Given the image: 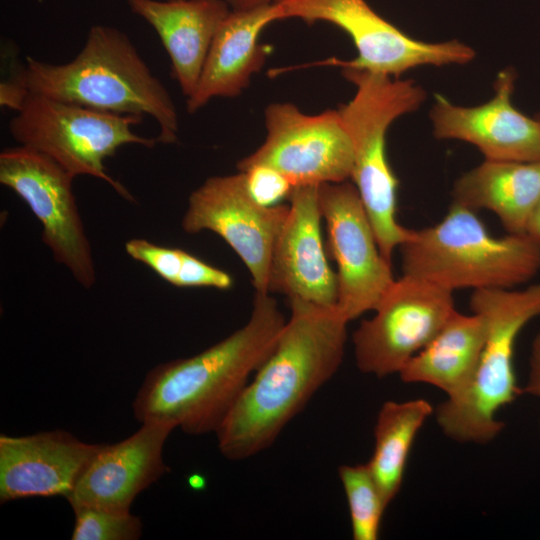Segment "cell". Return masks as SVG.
<instances>
[{"mask_svg": "<svg viewBox=\"0 0 540 540\" xmlns=\"http://www.w3.org/2000/svg\"><path fill=\"white\" fill-rule=\"evenodd\" d=\"M290 318L218 427V446L230 460L268 448L311 397L336 373L347 340L337 305L289 299Z\"/></svg>", "mask_w": 540, "mask_h": 540, "instance_id": "1", "label": "cell"}, {"mask_svg": "<svg viewBox=\"0 0 540 540\" xmlns=\"http://www.w3.org/2000/svg\"><path fill=\"white\" fill-rule=\"evenodd\" d=\"M285 323L274 297L256 292L244 326L192 357L148 372L132 404L134 417L167 422L191 435L216 432Z\"/></svg>", "mask_w": 540, "mask_h": 540, "instance_id": "2", "label": "cell"}, {"mask_svg": "<svg viewBox=\"0 0 540 540\" xmlns=\"http://www.w3.org/2000/svg\"><path fill=\"white\" fill-rule=\"evenodd\" d=\"M11 78L28 92L99 111L151 116L159 125L157 142L177 141L178 114L163 83L152 73L122 31L90 28L77 56L50 64L30 56L13 67Z\"/></svg>", "mask_w": 540, "mask_h": 540, "instance_id": "3", "label": "cell"}, {"mask_svg": "<svg viewBox=\"0 0 540 540\" xmlns=\"http://www.w3.org/2000/svg\"><path fill=\"white\" fill-rule=\"evenodd\" d=\"M403 274L456 289H509L540 269V244L527 234L491 235L475 211L452 203L437 224L400 245Z\"/></svg>", "mask_w": 540, "mask_h": 540, "instance_id": "4", "label": "cell"}, {"mask_svg": "<svg viewBox=\"0 0 540 540\" xmlns=\"http://www.w3.org/2000/svg\"><path fill=\"white\" fill-rule=\"evenodd\" d=\"M341 73L356 87L354 97L337 109L353 147L351 180L380 251L392 263L411 229L396 217L398 180L387 159L386 133L394 120L419 108L426 94L412 80L355 68H341Z\"/></svg>", "mask_w": 540, "mask_h": 540, "instance_id": "5", "label": "cell"}, {"mask_svg": "<svg viewBox=\"0 0 540 540\" xmlns=\"http://www.w3.org/2000/svg\"><path fill=\"white\" fill-rule=\"evenodd\" d=\"M472 312L486 324L479 364L469 387L435 410L438 426L454 441L486 444L504 428L499 411L523 393L518 386L514 352L522 329L540 316V282L522 290L478 289L470 298Z\"/></svg>", "mask_w": 540, "mask_h": 540, "instance_id": "6", "label": "cell"}, {"mask_svg": "<svg viewBox=\"0 0 540 540\" xmlns=\"http://www.w3.org/2000/svg\"><path fill=\"white\" fill-rule=\"evenodd\" d=\"M143 117L99 111L28 92L9 130L19 145L45 154L74 177L101 179L132 201L129 191L106 172L104 161L123 145L153 148L158 143L156 138L132 130Z\"/></svg>", "mask_w": 540, "mask_h": 540, "instance_id": "7", "label": "cell"}, {"mask_svg": "<svg viewBox=\"0 0 540 540\" xmlns=\"http://www.w3.org/2000/svg\"><path fill=\"white\" fill-rule=\"evenodd\" d=\"M280 20L329 22L348 34L357 50L351 60L331 58L313 65L364 69L398 78L421 65L465 64L475 51L457 40L429 43L412 38L381 17L366 0H275Z\"/></svg>", "mask_w": 540, "mask_h": 540, "instance_id": "8", "label": "cell"}, {"mask_svg": "<svg viewBox=\"0 0 540 540\" xmlns=\"http://www.w3.org/2000/svg\"><path fill=\"white\" fill-rule=\"evenodd\" d=\"M455 310L452 291L403 274L353 333L358 369L377 377L399 374Z\"/></svg>", "mask_w": 540, "mask_h": 540, "instance_id": "9", "label": "cell"}, {"mask_svg": "<svg viewBox=\"0 0 540 540\" xmlns=\"http://www.w3.org/2000/svg\"><path fill=\"white\" fill-rule=\"evenodd\" d=\"M74 176L50 157L25 146L0 153V183L28 205L42 225L55 261L84 288L96 281L91 244L72 190Z\"/></svg>", "mask_w": 540, "mask_h": 540, "instance_id": "10", "label": "cell"}, {"mask_svg": "<svg viewBox=\"0 0 540 540\" xmlns=\"http://www.w3.org/2000/svg\"><path fill=\"white\" fill-rule=\"evenodd\" d=\"M265 126V141L237 163L238 171L269 166L294 187L351 179L353 147L338 110L308 115L292 103H273L265 110Z\"/></svg>", "mask_w": 540, "mask_h": 540, "instance_id": "11", "label": "cell"}, {"mask_svg": "<svg viewBox=\"0 0 540 540\" xmlns=\"http://www.w3.org/2000/svg\"><path fill=\"white\" fill-rule=\"evenodd\" d=\"M288 209L257 203L239 171L210 177L195 189L181 226L190 234L204 230L218 234L247 267L256 292L268 293L272 253Z\"/></svg>", "mask_w": 540, "mask_h": 540, "instance_id": "12", "label": "cell"}, {"mask_svg": "<svg viewBox=\"0 0 540 540\" xmlns=\"http://www.w3.org/2000/svg\"><path fill=\"white\" fill-rule=\"evenodd\" d=\"M328 248L337 266V307L348 321L376 308L395 278L352 182L319 185Z\"/></svg>", "mask_w": 540, "mask_h": 540, "instance_id": "13", "label": "cell"}, {"mask_svg": "<svg viewBox=\"0 0 540 540\" xmlns=\"http://www.w3.org/2000/svg\"><path fill=\"white\" fill-rule=\"evenodd\" d=\"M272 253L268 293H282L321 306L337 305L336 272L321 236L319 185L295 186Z\"/></svg>", "mask_w": 540, "mask_h": 540, "instance_id": "14", "label": "cell"}, {"mask_svg": "<svg viewBox=\"0 0 540 540\" xmlns=\"http://www.w3.org/2000/svg\"><path fill=\"white\" fill-rule=\"evenodd\" d=\"M515 78L513 69L502 70L494 96L479 106L454 105L436 94L430 112L434 136L468 142L488 160L540 161V124L513 105Z\"/></svg>", "mask_w": 540, "mask_h": 540, "instance_id": "15", "label": "cell"}, {"mask_svg": "<svg viewBox=\"0 0 540 540\" xmlns=\"http://www.w3.org/2000/svg\"><path fill=\"white\" fill-rule=\"evenodd\" d=\"M101 446L63 430L1 434L0 503L29 497L67 498Z\"/></svg>", "mask_w": 540, "mask_h": 540, "instance_id": "16", "label": "cell"}, {"mask_svg": "<svg viewBox=\"0 0 540 540\" xmlns=\"http://www.w3.org/2000/svg\"><path fill=\"white\" fill-rule=\"evenodd\" d=\"M141 424L130 437L112 445L102 444L66 498L71 507L130 512L137 495L169 471L163 448L175 427L162 421Z\"/></svg>", "mask_w": 540, "mask_h": 540, "instance_id": "17", "label": "cell"}, {"mask_svg": "<svg viewBox=\"0 0 540 540\" xmlns=\"http://www.w3.org/2000/svg\"><path fill=\"white\" fill-rule=\"evenodd\" d=\"M131 11L157 32L171 61V75L189 98L213 39L231 11L225 0H128Z\"/></svg>", "mask_w": 540, "mask_h": 540, "instance_id": "18", "label": "cell"}, {"mask_svg": "<svg viewBox=\"0 0 540 540\" xmlns=\"http://www.w3.org/2000/svg\"><path fill=\"white\" fill-rule=\"evenodd\" d=\"M278 20L274 3L230 11L213 39L197 87L187 98L188 112L198 111L215 97L238 96L248 86L268 54L259 36Z\"/></svg>", "mask_w": 540, "mask_h": 540, "instance_id": "19", "label": "cell"}, {"mask_svg": "<svg viewBox=\"0 0 540 540\" xmlns=\"http://www.w3.org/2000/svg\"><path fill=\"white\" fill-rule=\"evenodd\" d=\"M452 198L473 211L495 213L510 234H526L540 201V161L485 159L455 180Z\"/></svg>", "mask_w": 540, "mask_h": 540, "instance_id": "20", "label": "cell"}, {"mask_svg": "<svg viewBox=\"0 0 540 540\" xmlns=\"http://www.w3.org/2000/svg\"><path fill=\"white\" fill-rule=\"evenodd\" d=\"M486 337L483 317L455 310L431 341L400 371L405 383L442 390L447 399L460 396L476 373Z\"/></svg>", "mask_w": 540, "mask_h": 540, "instance_id": "21", "label": "cell"}, {"mask_svg": "<svg viewBox=\"0 0 540 540\" xmlns=\"http://www.w3.org/2000/svg\"><path fill=\"white\" fill-rule=\"evenodd\" d=\"M425 399L385 402L377 416L373 454L367 462L387 503L400 491L415 438L433 414Z\"/></svg>", "mask_w": 540, "mask_h": 540, "instance_id": "22", "label": "cell"}, {"mask_svg": "<svg viewBox=\"0 0 540 540\" xmlns=\"http://www.w3.org/2000/svg\"><path fill=\"white\" fill-rule=\"evenodd\" d=\"M346 495L354 540H376L389 505L367 463L341 465L338 470Z\"/></svg>", "mask_w": 540, "mask_h": 540, "instance_id": "23", "label": "cell"}, {"mask_svg": "<svg viewBox=\"0 0 540 540\" xmlns=\"http://www.w3.org/2000/svg\"><path fill=\"white\" fill-rule=\"evenodd\" d=\"M72 540H137L142 535V522L131 512H116L77 505Z\"/></svg>", "mask_w": 540, "mask_h": 540, "instance_id": "24", "label": "cell"}, {"mask_svg": "<svg viewBox=\"0 0 540 540\" xmlns=\"http://www.w3.org/2000/svg\"><path fill=\"white\" fill-rule=\"evenodd\" d=\"M126 253L147 265L163 280L175 286L184 257V250L154 244L143 238H133L125 243Z\"/></svg>", "mask_w": 540, "mask_h": 540, "instance_id": "25", "label": "cell"}, {"mask_svg": "<svg viewBox=\"0 0 540 540\" xmlns=\"http://www.w3.org/2000/svg\"><path fill=\"white\" fill-rule=\"evenodd\" d=\"M243 173L250 195L263 206L279 205L283 199L289 198L294 188L286 176L269 166L256 165Z\"/></svg>", "mask_w": 540, "mask_h": 540, "instance_id": "26", "label": "cell"}, {"mask_svg": "<svg viewBox=\"0 0 540 540\" xmlns=\"http://www.w3.org/2000/svg\"><path fill=\"white\" fill-rule=\"evenodd\" d=\"M233 286V278L227 272L214 267L198 257L184 252L182 266L175 287H210L228 290Z\"/></svg>", "mask_w": 540, "mask_h": 540, "instance_id": "27", "label": "cell"}, {"mask_svg": "<svg viewBox=\"0 0 540 540\" xmlns=\"http://www.w3.org/2000/svg\"><path fill=\"white\" fill-rule=\"evenodd\" d=\"M522 390L523 393L540 399V330L532 344L528 379Z\"/></svg>", "mask_w": 540, "mask_h": 540, "instance_id": "28", "label": "cell"}, {"mask_svg": "<svg viewBox=\"0 0 540 540\" xmlns=\"http://www.w3.org/2000/svg\"><path fill=\"white\" fill-rule=\"evenodd\" d=\"M28 91L11 77L1 82L0 104L16 112L21 108Z\"/></svg>", "mask_w": 540, "mask_h": 540, "instance_id": "29", "label": "cell"}, {"mask_svg": "<svg viewBox=\"0 0 540 540\" xmlns=\"http://www.w3.org/2000/svg\"><path fill=\"white\" fill-rule=\"evenodd\" d=\"M526 234L540 244V201L530 216L526 228Z\"/></svg>", "mask_w": 540, "mask_h": 540, "instance_id": "30", "label": "cell"}, {"mask_svg": "<svg viewBox=\"0 0 540 540\" xmlns=\"http://www.w3.org/2000/svg\"><path fill=\"white\" fill-rule=\"evenodd\" d=\"M231 10H247L273 3L275 0H225Z\"/></svg>", "mask_w": 540, "mask_h": 540, "instance_id": "31", "label": "cell"}, {"mask_svg": "<svg viewBox=\"0 0 540 540\" xmlns=\"http://www.w3.org/2000/svg\"><path fill=\"white\" fill-rule=\"evenodd\" d=\"M188 483L192 489L199 490L205 487V479L199 474H193L188 478Z\"/></svg>", "mask_w": 540, "mask_h": 540, "instance_id": "32", "label": "cell"}, {"mask_svg": "<svg viewBox=\"0 0 540 540\" xmlns=\"http://www.w3.org/2000/svg\"><path fill=\"white\" fill-rule=\"evenodd\" d=\"M537 121L539 122L540 124V114L536 117Z\"/></svg>", "mask_w": 540, "mask_h": 540, "instance_id": "33", "label": "cell"}, {"mask_svg": "<svg viewBox=\"0 0 540 540\" xmlns=\"http://www.w3.org/2000/svg\"><path fill=\"white\" fill-rule=\"evenodd\" d=\"M539 429H540V420H539Z\"/></svg>", "mask_w": 540, "mask_h": 540, "instance_id": "34", "label": "cell"}]
</instances>
